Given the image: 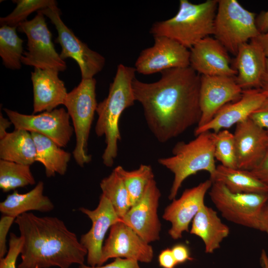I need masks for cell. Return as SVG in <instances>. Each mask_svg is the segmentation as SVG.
Here are the masks:
<instances>
[{
    "instance_id": "4316f807",
    "label": "cell",
    "mask_w": 268,
    "mask_h": 268,
    "mask_svg": "<svg viewBox=\"0 0 268 268\" xmlns=\"http://www.w3.org/2000/svg\"><path fill=\"white\" fill-rule=\"evenodd\" d=\"M209 179L212 183L223 184L234 193L268 194V187L248 170L228 168L220 164L216 166L213 175Z\"/></svg>"
},
{
    "instance_id": "5b68a950",
    "label": "cell",
    "mask_w": 268,
    "mask_h": 268,
    "mask_svg": "<svg viewBox=\"0 0 268 268\" xmlns=\"http://www.w3.org/2000/svg\"><path fill=\"white\" fill-rule=\"evenodd\" d=\"M158 162L174 174L168 198L175 199L184 181L199 171L212 177L216 168L211 132L201 133L188 142L180 141L172 149V155L158 159Z\"/></svg>"
},
{
    "instance_id": "7bdbcfd3",
    "label": "cell",
    "mask_w": 268,
    "mask_h": 268,
    "mask_svg": "<svg viewBox=\"0 0 268 268\" xmlns=\"http://www.w3.org/2000/svg\"><path fill=\"white\" fill-rule=\"evenodd\" d=\"M261 48L265 56L268 58V31L260 34L256 38L253 39Z\"/></svg>"
},
{
    "instance_id": "1f68e13d",
    "label": "cell",
    "mask_w": 268,
    "mask_h": 268,
    "mask_svg": "<svg viewBox=\"0 0 268 268\" xmlns=\"http://www.w3.org/2000/svg\"><path fill=\"white\" fill-rule=\"evenodd\" d=\"M215 159L225 167L238 168L233 134L226 129L211 132Z\"/></svg>"
},
{
    "instance_id": "9c48e42d",
    "label": "cell",
    "mask_w": 268,
    "mask_h": 268,
    "mask_svg": "<svg viewBox=\"0 0 268 268\" xmlns=\"http://www.w3.org/2000/svg\"><path fill=\"white\" fill-rule=\"evenodd\" d=\"M17 29L27 38V51L22 57V64L59 72L67 69L66 63L56 51L43 14L37 11L33 19L21 23Z\"/></svg>"
},
{
    "instance_id": "7dc6e473",
    "label": "cell",
    "mask_w": 268,
    "mask_h": 268,
    "mask_svg": "<svg viewBox=\"0 0 268 268\" xmlns=\"http://www.w3.org/2000/svg\"><path fill=\"white\" fill-rule=\"evenodd\" d=\"M267 141H268V131H267Z\"/></svg>"
},
{
    "instance_id": "4fadbf2b",
    "label": "cell",
    "mask_w": 268,
    "mask_h": 268,
    "mask_svg": "<svg viewBox=\"0 0 268 268\" xmlns=\"http://www.w3.org/2000/svg\"><path fill=\"white\" fill-rule=\"evenodd\" d=\"M154 256L152 247L122 220L113 225L102 249L99 266L111 258H122L149 263Z\"/></svg>"
},
{
    "instance_id": "bcb514c9",
    "label": "cell",
    "mask_w": 268,
    "mask_h": 268,
    "mask_svg": "<svg viewBox=\"0 0 268 268\" xmlns=\"http://www.w3.org/2000/svg\"><path fill=\"white\" fill-rule=\"evenodd\" d=\"M261 262L263 268H268V257L265 251L262 252Z\"/></svg>"
},
{
    "instance_id": "b9f144b4",
    "label": "cell",
    "mask_w": 268,
    "mask_h": 268,
    "mask_svg": "<svg viewBox=\"0 0 268 268\" xmlns=\"http://www.w3.org/2000/svg\"><path fill=\"white\" fill-rule=\"evenodd\" d=\"M255 21L257 28L261 34L268 31V10L262 11L256 17Z\"/></svg>"
},
{
    "instance_id": "52a82bcc",
    "label": "cell",
    "mask_w": 268,
    "mask_h": 268,
    "mask_svg": "<svg viewBox=\"0 0 268 268\" xmlns=\"http://www.w3.org/2000/svg\"><path fill=\"white\" fill-rule=\"evenodd\" d=\"M256 13L245 9L236 0H218L213 35L235 56L241 45L261 34L256 25Z\"/></svg>"
},
{
    "instance_id": "ab89813d",
    "label": "cell",
    "mask_w": 268,
    "mask_h": 268,
    "mask_svg": "<svg viewBox=\"0 0 268 268\" xmlns=\"http://www.w3.org/2000/svg\"><path fill=\"white\" fill-rule=\"evenodd\" d=\"M158 263L162 268H175L178 265L171 249L162 250L158 256Z\"/></svg>"
},
{
    "instance_id": "836d02e7",
    "label": "cell",
    "mask_w": 268,
    "mask_h": 268,
    "mask_svg": "<svg viewBox=\"0 0 268 268\" xmlns=\"http://www.w3.org/2000/svg\"><path fill=\"white\" fill-rule=\"evenodd\" d=\"M23 245V239L10 233L8 241V249L5 256L0 259V268H18L16 263L20 254Z\"/></svg>"
},
{
    "instance_id": "44dd1931",
    "label": "cell",
    "mask_w": 268,
    "mask_h": 268,
    "mask_svg": "<svg viewBox=\"0 0 268 268\" xmlns=\"http://www.w3.org/2000/svg\"><path fill=\"white\" fill-rule=\"evenodd\" d=\"M31 75L33 114L52 111L64 104L68 92L64 82L59 77L58 71L34 68Z\"/></svg>"
},
{
    "instance_id": "f35d334b",
    "label": "cell",
    "mask_w": 268,
    "mask_h": 268,
    "mask_svg": "<svg viewBox=\"0 0 268 268\" xmlns=\"http://www.w3.org/2000/svg\"><path fill=\"white\" fill-rule=\"evenodd\" d=\"M171 250L178 265L193 260L191 257L190 250L185 245L176 244L172 247Z\"/></svg>"
},
{
    "instance_id": "f546056e",
    "label": "cell",
    "mask_w": 268,
    "mask_h": 268,
    "mask_svg": "<svg viewBox=\"0 0 268 268\" xmlns=\"http://www.w3.org/2000/svg\"><path fill=\"white\" fill-rule=\"evenodd\" d=\"M35 183L30 166L0 160V188L3 192Z\"/></svg>"
},
{
    "instance_id": "7a4b0ae2",
    "label": "cell",
    "mask_w": 268,
    "mask_h": 268,
    "mask_svg": "<svg viewBox=\"0 0 268 268\" xmlns=\"http://www.w3.org/2000/svg\"><path fill=\"white\" fill-rule=\"evenodd\" d=\"M14 222L23 239L18 268H69L84 264L87 250L60 218L26 212Z\"/></svg>"
},
{
    "instance_id": "5bb4252c",
    "label": "cell",
    "mask_w": 268,
    "mask_h": 268,
    "mask_svg": "<svg viewBox=\"0 0 268 268\" xmlns=\"http://www.w3.org/2000/svg\"><path fill=\"white\" fill-rule=\"evenodd\" d=\"M161 192L154 179L150 181L140 200L121 220L150 243L160 239L161 224L158 215Z\"/></svg>"
},
{
    "instance_id": "ffe728a7",
    "label": "cell",
    "mask_w": 268,
    "mask_h": 268,
    "mask_svg": "<svg viewBox=\"0 0 268 268\" xmlns=\"http://www.w3.org/2000/svg\"><path fill=\"white\" fill-rule=\"evenodd\" d=\"M266 98L260 88L243 90L239 99L222 107L206 124L196 127L194 134L210 130L218 132L236 125L248 119Z\"/></svg>"
},
{
    "instance_id": "ac0fdd59",
    "label": "cell",
    "mask_w": 268,
    "mask_h": 268,
    "mask_svg": "<svg viewBox=\"0 0 268 268\" xmlns=\"http://www.w3.org/2000/svg\"><path fill=\"white\" fill-rule=\"evenodd\" d=\"M190 67L198 73L206 76H236L230 66L228 52L215 38L207 37L190 50Z\"/></svg>"
},
{
    "instance_id": "f1b7e54d",
    "label": "cell",
    "mask_w": 268,
    "mask_h": 268,
    "mask_svg": "<svg viewBox=\"0 0 268 268\" xmlns=\"http://www.w3.org/2000/svg\"><path fill=\"white\" fill-rule=\"evenodd\" d=\"M16 27L0 28V56L3 65L12 70L20 69L23 55V40L17 35Z\"/></svg>"
},
{
    "instance_id": "3957f363",
    "label": "cell",
    "mask_w": 268,
    "mask_h": 268,
    "mask_svg": "<svg viewBox=\"0 0 268 268\" xmlns=\"http://www.w3.org/2000/svg\"><path fill=\"white\" fill-rule=\"evenodd\" d=\"M135 72L134 67L119 65L108 96L97 105L95 131L97 136H104L106 147L102 159L108 167L113 166L118 155V142L121 140L120 118L123 112L135 102L133 88Z\"/></svg>"
},
{
    "instance_id": "2e32d148",
    "label": "cell",
    "mask_w": 268,
    "mask_h": 268,
    "mask_svg": "<svg viewBox=\"0 0 268 268\" xmlns=\"http://www.w3.org/2000/svg\"><path fill=\"white\" fill-rule=\"evenodd\" d=\"M242 92L235 76L201 75L200 104L201 115L197 127L208 123L226 104L239 99Z\"/></svg>"
},
{
    "instance_id": "8992f818",
    "label": "cell",
    "mask_w": 268,
    "mask_h": 268,
    "mask_svg": "<svg viewBox=\"0 0 268 268\" xmlns=\"http://www.w3.org/2000/svg\"><path fill=\"white\" fill-rule=\"evenodd\" d=\"M96 80L81 79L77 86L67 93L64 105L71 119L76 144L72 155L81 167L91 161L88 153V141L98 103L96 97Z\"/></svg>"
},
{
    "instance_id": "83f0119b",
    "label": "cell",
    "mask_w": 268,
    "mask_h": 268,
    "mask_svg": "<svg viewBox=\"0 0 268 268\" xmlns=\"http://www.w3.org/2000/svg\"><path fill=\"white\" fill-rule=\"evenodd\" d=\"M114 170L125 184L131 207L140 200L150 181L154 179L153 170L150 165L141 164L137 169L131 171L118 166Z\"/></svg>"
},
{
    "instance_id": "8d00e7d4",
    "label": "cell",
    "mask_w": 268,
    "mask_h": 268,
    "mask_svg": "<svg viewBox=\"0 0 268 268\" xmlns=\"http://www.w3.org/2000/svg\"><path fill=\"white\" fill-rule=\"evenodd\" d=\"M79 268H141L138 262L134 260L117 258L105 266L92 267L84 264L79 266Z\"/></svg>"
},
{
    "instance_id": "e0dca14e",
    "label": "cell",
    "mask_w": 268,
    "mask_h": 268,
    "mask_svg": "<svg viewBox=\"0 0 268 268\" xmlns=\"http://www.w3.org/2000/svg\"><path fill=\"white\" fill-rule=\"evenodd\" d=\"M92 222L90 230L82 234L79 241L87 251V263L90 266H99L105 235L111 226L121 220L111 203L101 194L94 209L81 207L78 209Z\"/></svg>"
},
{
    "instance_id": "4dcf8cb0",
    "label": "cell",
    "mask_w": 268,
    "mask_h": 268,
    "mask_svg": "<svg viewBox=\"0 0 268 268\" xmlns=\"http://www.w3.org/2000/svg\"><path fill=\"white\" fill-rule=\"evenodd\" d=\"M102 194L111 203L120 218L122 219L131 207L129 195L125 184L114 169L100 183Z\"/></svg>"
},
{
    "instance_id": "7c38bea8",
    "label": "cell",
    "mask_w": 268,
    "mask_h": 268,
    "mask_svg": "<svg viewBox=\"0 0 268 268\" xmlns=\"http://www.w3.org/2000/svg\"><path fill=\"white\" fill-rule=\"evenodd\" d=\"M154 44L141 51L134 66L136 72L144 75L176 68L190 67V51L174 40L154 37Z\"/></svg>"
},
{
    "instance_id": "74e56055",
    "label": "cell",
    "mask_w": 268,
    "mask_h": 268,
    "mask_svg": "<svg viewBox=\"0 0 268 268\" xmlns=\"http://www.w3.org/2000/svg\"><path fill=\"white\" fill-rule=\"evenodd\" d=\"M250 171L268 187V149L260 162Z\"/></svg>"
},
{
    "instance_id": "277c9868",
    "label": "cell",
    "mask_w": 268,
    "mask_h": 268,
    "mask_svg": "<svg viewBox=\"0 0 268 268\" xmlns=\"http://www.w3.org/2000/svg\"><path fill=\"white\" fill-rule=\"evenodd\" d=\"M218 0H207L194 4L180 0L176 15L154 22L149 31L153 37L165 36L191 49L203 39L213 34Z\"/></svg>"
},
{
    "instance_id": "30bf717a",
    "label": "cell",
    "mask_w": 268,
    "mask_h": 268,
    "mask_svg": "<svg viewBox=\"0 0 268 268\" xmlns=\"http://www.w3.org/2000/svg\"><path fill=\"white\" fill-rule=\"evenodd\" d=\"M38 11L49 18L55 25L58 32L55 41L62 48L60 56L63 60L71 58L77 63L81 79L94 78L103 69L105 64V58L90 49L67 27L61 18V11L57 5Z\"/></svg>"
},
{
    "instance_id": "f6af8a7d",
    "label": "cell",
    "mask_w": 268,
    "mask_h": 268,
    "mask_svg": "<svg viewBox=\"0 0 268 268\" xmlns=\"http://www.w3.org/2000/svg\"><path fill=\"white\" fill-rule=\"evenodd\" d=\"M260 89L267 97H268V58L267 60L266 69L261 80Z\"/></svg>"
},
{
    "instance_id": "cb8c5ba5",
    "label": "cell",
    "mask_w": 268,
    "mask_h": 268,
    "mask_svg": "<svg viewBox=\"0 0 268 268\" xmlns=\"http://www.w3.org/2000/svg\"><path fill=\"white\" fill-rule=\"evenodd\" d=\"M44 183L40 181L28 192L20 194L14 191L0 202V211L3 215L16 218L31 210L42 212L52 211L54 204L48 197L44 195Z\"/></svg>"
},
{
    "instance_id": "d6986e66",
    "label": "cell",
    "mask_w": 268,
    "mask_h": 268,
    "mask_svg": "<svg viewBox=\"0 0 268 268\" xmlns=\"http://www.w3.org/2000/svg\"><path fill=\"white\" fill-rule=\"evenodd\" d=\"M233 134L237 167L250 171L260 162L268 149L267 131L248 118L236 125Z\"/></svg>"
},
{
    "instance_id": "603a6c76",
    "label": "cell",
    "mask_w": 268,
    "mask_h": 268,
    "mask_svg": "<svg viewBox=\"0 0 268 268\" xmlns=\"http://www.w3.org/2000/svg\"><path fill=\"white\" fill-rule=\"evenodd\" d=\"M190 233L201 239L206 253L212 254L228 236L230 229L215 210L204 204L193 219Z\"/></svg>"
},
{
    "instance_id": "d4e9b609",
    "label": "cell",
    "mask_w": 268,
    "mask_h": 268,
    "mask_svg": "<svg viewBox=\"0 0 268 268\" xmlns=\"http://www.w3.org/2000/svg\"><path fill=\"white\" fill-rule=\"evenodd\" d=\"M36 156L35 144L28 131L14 129L0 139V159L31 166Z\"/></svg>"
},
{
    "instance_id": "d6a6232c",
    "label": "cell",
    "mask_w": 268,
    "mask_h": 268,
    "mask_svg": "<svg viewBox=\"0 0 268 268\" xmlns=\"http://www.w3.org/2000/svg\"><path fill=\"white\" fill-rule=\"evenodd\" d=\"M15 8L8 15L0 17V26L16 27L26 20L27 17L34 11L48 8L57 4L54 0H14Z\"/></svg>"
},
{
    "instance_id": "ba28073f",
    "label": "cell",
    "mask_w": 268,
    "mask_h": 268,
    "mask_svg": "<svg viewBox=\"0 0 268 268\" xmlns=\"http://www.w3.org/2000/svg\"><path fill=\"white\" fill-rule=\"evenodd\" d=\"M208 194L224 218L236 224L257 230L259 215L268 200V194L234 193L223 184L213 182Z\"/></svg>"
},
{
    "instance_id": "484cf974",
    "label": "cell",
    "mask_w": 268,
    "mask_h": 268,
    "mask_svg": "<svg viewBox=\"0 0 268 268\" xmlns=\"http://www.w3.org/2000/svg\"><path fill=\"white\" fill-rule=\"evenodd\" d=\"M31 134L36 146V162L43 165L47 177H54L57 173L64 175L71 158V153L43 135L35 132Z\"/></svg>"
},
{
    "instance_id": "9a60e30c",
    "label": "cell",
    "mask_w": 268,
    "mask_h": 268,
    "mask_svg": "<svg viewBox=\"0 0 268 268\" xmlns=\"http://www.w3.org/2000/svg\"><path fill=\"white\" fill-rule=\"evenodd\" d=\"M212 183L209 179L185 190L180 197L173 199L165 208L163 218L171 224L168 234L172 239H180L184 232L189 231L190 224L205 204V195Z\"/></svg>"
},
{
    "instance_id": "8fae6325",
    "label": "cell",
    "mask_w": 268,
    "mask_h": 268,
    "mask_svg": "<svg viewBox=\"0 0 268 268\" xmlns=\"http://www.w3.org/2000/svg\"><path fill=\"white\" fill-rule=\"evenodd\" d=\"M3 111L14 127L29 132H35L50 138L61 147L70 141L74 129L70 117L64 108L27 115L7 108Z\"/></svg>"
},
{
    "instance_id": "ee69618b",
    "label": "cell",
    "mask_w": 268,
    "mask_h": 268,
    "mask_svg": "<svg viewBox=\"0 0 268 268\" xmlns=\"http://www.w3.org/2000/svg\"><path fill=\"white\" fill-rule=\"evenodd\" d=\"M8 118H5L1 113L0 114V139L3 138L8 133L7 130L12 125Z\"/></svg>"
},
{
    "instance_id": "60d3db41",
    "label": "cell",
    "mask_w": 268,
    "mask_h": 268,
    "mask_svg": "<svg viewBox=\"0 0 268 268\" xmlns=\"http://www.w3.org/2000/svg\"><path fill=\"white\" fill-rule=\"evenodd\" d=\"M257 230L268 234V200L260 212Z\"/></svg>"
},
{
    "instance_id": "7402d4cb",
    "label": "cell",
    "mask_w": 268,
    "mask_h": 268,
    "mask_svg": "<svg viewBox=\"0 0 268 268\" xmlns=\"http://www.w3.org/2000/svg\"><path fill=\"white\" fill-rule=\"evenodd\" d=\"M267 59L253 40L240 46L232 67L237 71L235 80L243 90L260 88Z\"/></svg>"
},
{
    "instance_id": "e575fe53",
    "label": "cell",
    "mask_w": 268,
    "mask_h": 268,
    "mask_svg": "<svg viewBox=\"0 0 268 268\" xmlns=\"http://www.w3.org/2000/svg\"><path fill=\"white\" fill-rule=\"evenodd\" d=\"M15 217L3 215L0 220V259L4 257L8 250L6 246V236L8 231L15 221Z\"/></svg>"
},
{
    "instance_id": "d590c367",
    "label": "cell",
    "mask_w": 268,
    "mask_h": 268,
    "mask_svg": "<svg viewBox=\"0 0 268 268\" xmlns=\"http://www.w3.org/2000/svg\"><path fill=\"white\" fill-rule=\"evenodd\" d=\"M249 118L262 128L268 131V97L253 112Z\"/></svg>"
},
{
    "instance_id": "6da1fadb",
    "label": "cell",
    "mask_w": 268,
    "mask_h": 268,
    "mask_svg": "<svg viewBox=\"0 0 268 268\" xmlns=\"http://www.w3.org/2000/svg\"><path fill=\"white\" fill-rule=\"evenodd\" d=\"M160 73V79L151 83L135 78L133 88L149 130L164 143L200 122L201 75L190 66Z\"/></svg>"
}]
</instances>
